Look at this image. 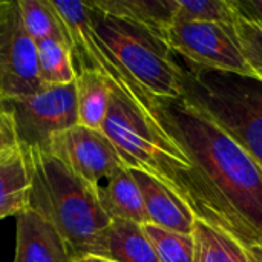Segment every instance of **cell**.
<instances>
[{
  "mask_svg": "<svg viewBox=\"0 0 262 262\" xmlns=\"http://www.w3.org/2000/svg\"><path fill=\"white\" fill-rule=\"evenodd\" d=\"M155 115L192 163L186 177L195 216L247 247H262V166L210 115L184 97Z\"/></svg>",
  "mask_w": 262,
  "mask_h": 262,
  "instance_id": "cell-1",
  "label": "cell"
},
{
  "mask_svg": "<svg viewBox=\"0 0 262 262\" xmlns=\"http://www.w3.org/2000/svg\"><path fill=\"white\" fill-rule=\"evenodd\" d=\"M29 175V204L64 239L72 258L94 256L111 224L97 189L74 173L48 146L18 147Z\"/></svg>",
  "mask_w": 262,
  "mask_h": 262,
  "instance_id": "cell-2",
  "label": "cell"
},
{
  "mask_svg": "<svg viewBox=\"0 0 262 262\" xmlns=\"http://www.w3.org/2000/svg\"><path fill=\"white\" fill-rule=\"evenodd\" d=\"M101 130L112 141L126 167L157 178L189 204L186 177L192 170L190 160L154 114L112 84Z\"/></svg>",
  "mask_w": 262,
  "mask_h": 262,
  "instance_id": "cell-3",
  "label": "cell"
},
{
  "mask_svg": "<svg viewBox=\"0 0 262 262\" xmlns=\"http://www.w3.org/2000/svg\"><path fill=\"white\" fill-rule=\"evenodd\" d=\"M86 3L97 35L155 104L183 97V64L160 35Z\"/></svg>",
  "mask_w": 262,
  "mask_h": 262,
  "instance_id": "cell-4",
  "label": "cell"
},
{
  "mask_svg": "<svg viewBox=\"0 0 262 262\" xmlns=\"http://www.w3.org/2000/svg\"><path fill=\"white\" fill-rule=\"evenodd\" d=\"M183 97L201 107L262 166V81L183 64Z\"/></svg>",
  "mask_w": 262,
  "mask_h": 262,
  "instance_id": "cell-5",
  "label": "cell"
},
{
  "mask_svg": "<svg viewBox=\"0 0 262 262\" xmlns=\"http://www.w3.org/2000/svg\"><path fill=\"white\" fill-rule=\"evenodd\" d=\"M164 41L186 64L256 78L246 61L235 25L218 21H173Z\"/></svg>",
  "mask_w": 262,
  "mask_h": 262,
  "instance_id": "cell-6",
  "label": "cell"
},
{
  "mask_svg": "<svg viewBox=\"0 0 262 262\" xmlns=\"http://www.w3.org/2000/svg\"><path fill=\"white\" fill-rule=\"evenodd\" d=\"M0 109L12 120L18 147L45 146L78 124L77 84L45 86L34 95L0 98Z\"/></svg>",
  "mask_w": 262,
  "mask_h": 262,
  "instance_id": "cell-7",
  "label": "cell"
},
{
  "mask_svg": "<svg viewBox=\"0 0 262 262\" xmlns=\"http://www.w3.org/2000/svg\"><path fill=\"white\" fill-rule=\"evenodd\" d=\"M37 45L28 34L18 0H0V98L38 94Z\"/></svg>",
  "mask_w": 262,
  "mask_h": 262,
  "instance_id": "cell-8",
  "label": "cell"
},
{
  "mask_svg": "<svg viewBox=\"0 0 262 262\" xmlns=\"http://www.w3.org/2000/svg\"><path fill=\"white\" fill-rule=\"evenodd\" d=\"M45 146L95 189L124 166L115 146L103 130L81 124L55 135Z\"/></svg>",
  "mask_w": 262,
  "mask_h": 262,
  "instance_id": "cell-9",
  "label": "cell"
},
{
  "mask_svg": "<svg viewBox=\"0 0 262 262\" xmlns=\"http://www.w3.org/2000/svg\"><path fill=\"white\" fill-rule=\"evenodd\" d=\"M14 262H74L57 229L32 209L17 215Z\"/></svg>",
  "mask_w": 262,
  "mask_h": 262,
  "instance_id": "cell-10",
  "label": "cell"
},
{
  "mask_svg": "<svg viewBox=\"0 0 262 262\" xmlns=\"http://www.w3.org/2000/svg\"><path fill=\"white\" fill-rule=\"evenodd\" d=\"M130 172L140 187L149 224L170 232L192 235L196 216L189 204L157 178L137 169H130Z\"/></svg>",
  "mask_w": 262,
  "mask_h": 262,
  "instance_id": "cell-11",
  "label": "cell"
},
{
  "mask_svg": "<svg viewBox=\"0 0 262 262\" xmlns=\"http://www.w3.org/2000/svg\"><path fill=\"white\" fill-rule=\"evenodd\" d=\"M94 256L109 262H160L143 224L124 220L111 221Z\"/></svg>",
  "mask_w": 262,
  "mask_h": 262,
  "instance_id": "cell-12",
  "label": "cell"
},
{
  "mask_svg": "<svg viewBox=\"0 0 262 262\" xmlns=\"http://www.w3.org/2000/svg\"><path fill=\"white\" fill-rule=\"evenodd\" d=\"M97 196L103 212L111 221L124 220L147 224L144 201L129 167H120L103 184L97 187Z\"/></svg>",
  "mask_w": 262,
  "mask_h": 262,
  "instance_id": "cell-13",
  "label": "cell"
},
{
  "mask_svg": "<svg viewBox=\"0 0 262 262\" xmlns=\"http://www.w3.org/2000/svg\"><path fill=\"white\" fill-rule=\"evenodd\" d=\"M195 262H262V247H247L196 218Z\"/></svg>",
  "mask_w": 262,
  "mask_h": 262,
  "instance_id": "cell-14",
  "label": "cell"
},
{
  "mask_svg": "<svg viewBox=\"0 0 262 262\" xmlns=\"http://www.w3.org/2000/svg\"><path fill=\"white\" fill-rule=\"evenodd\" d=\"M92 3L111 15L155 32L163 40L167 28L173 23L172 0H92Z\"/></svg>",
  "mask_w": 262,
  "mask_h": 262,
  "instance_id": "cell-15",
  "label": "cell"
},
{
  "mask_svg": "<svg viewBox=\"0 0 262 262\" xmlns=\"http://www.w3.org/2000/svg\"><path fill=\"white\" fill-rule=\"evenodd\" d=\"M78 124L101 130L111 100V83L95 71L75 74Z\"/></svg>",
  "mask_w": 262,
  "mask_h": 262,
  "instance_id": "cell-16",
  "label": "cell"
},
{
  "mask_svg": "<svg viewBox=\"0 0 262 262\" xmlns=\"http://www.w3.org/2000/svg\"><path fill=\"white\" fill-rule=\"evenodd\" d=\"M29 204V175L17 147L0 163V220L17 216Z\"/></svg>",
  "mask_w": 262,
  "mask_h": 262,
  "instance_id": "cell-17",
  "label": "cell"
},
{
  "mask_svg": "<svg viewBox=\"0 0 262 262\" xmlns=\"http://www.w3.org/2000/svg\"><path fill=\"white\" fill-rule=\"evenodd\" d=\"M21 18L31 38L37 43L45 38H55L69 46L68 29L52 5V0H18Z\"/></svg>",
  "mask_w": 262,
  "mask_h": 262,
  "instance_id": "cell-18",
  "label": "cell"
},
{
  "mask_svg": "<svg viewBox=\"0 0 262 262\" xmlns=\"http://www.w3.org/2000/svg\"><path fill=\"white\" fill-rule=\"evenodd\" d=\"M35 45L43 86H63L75 81V71L68 45L55 38H45Z\"/></svg>",
  "mask_w": 262,
  "mask_h": 262,
  "instance_id": "cell-19",
  "label": "cell"
},
{
  "mask_svg": "<svg viewBox=\"0 0 262 262\" xmlns=\"http://www.w3.org/2000/svg\"><path fill=\"white\" fill-rule=\"evenodd\" d=\"M173 21H218L235 25L232 0H172Z\"/></svg>",
  "mask_w": 262,
  "mask_h": 262,
  "instance_id": "cell-20",
  "label": "cell"
},
{
  "mask_svg": "<svg viewBox=\"0 0 262 262\" xmlns=\"http://www.w3.org/2000/svg\"><path fill=\"white\" fill-rule=\"evenodd\" d=\"M160 262H195V239L192 235L170 232L154 224H143Z\"/></svg>",
  "mask_w": 262,
  "mask_h": 262,
  "instance_id": "cell-21",
  "label": "cell"
},
{
  "mask_svg": "<svg viewBox=\"0 0 262 262\" xmlns=\"http://www.w3.org/2000/svg\"><path fill=\"white\" fill-rule=\"evenodd\" d=\"M235 29L246 61L256 80L262 81V21L249 20L236 12Z\"/></svg>",
  "mask_w": 262,
  "mask_h": 262,
  "instance_id": "cell-22",
  "label": "cell"
},
{
  "mask_svg": "<svg viewBox=\"0 0 262 262\" xmlns=\"http://www.w3.org/2000/svg\"><path fill=\"white\" fill-rule=\"evenodd\" d=\"M17 147H18V141H17L12 120L5 111L0 109V154Z\"/></svg>",
  "mask_w": 262,
  "mask_h": 262,
  "instance_id": "cell-23",
  "label": "cell"
},
{
  "mask_svg": "<svg viewBox=\"0 0 262 262\" xmlns=\"http://www.w3.org/2000/svg\"><path fill=\"white\" fill-rule=\"evenodd\" d=\"M236 12L249 20L262 21V0H232Z\"/></svg>",
  "mask_w": 262,
  "mask_h": 262,
  "instance_id": "cell-24",
  "label": "cell"
},
{
  "mask_svg": "<svg viewBox=\"0 0 262 262\" xmlns=\"http://www.w3.org/2000/svg\"><path fill=\"white\" fill-rule=\"evenodd\" d=\"M74 262H109V261H106V259H103V258H97V256H91V255H88V256H81V258L74 259Z\"/></svg>",
  "mask_w": 262,
  "mask_h": 262,
  "instance_id": "cell-25",
  "label": "cell"
},
{
  "mask_svg": "<svg viewBox=\"0 0 262 262\" xmlns=\"http://www.w3.org/2000/svg\"><path fill=\"white\" fill-rule=\"evenodd\" d=\"M14 150H15V149L6 150V152H2V154H0V163H3V161H5V160H6V158H8V157H9V155H11V154L14 152Z\"/></svg>",
  "mask_w": 262,
  "mask_h": 262,
  "instance_id": "cell-26",
  "label": "cell"
}]
</instances>
